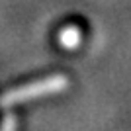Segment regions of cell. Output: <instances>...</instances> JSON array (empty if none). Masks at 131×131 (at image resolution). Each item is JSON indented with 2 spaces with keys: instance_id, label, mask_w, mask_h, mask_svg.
Instances as JSON below:
<instances>
[{
  "instance_id": "obj_1",
  "label": "cell",
  "mask_w": 131,
  "mask_h": 131,
  "mask_svg": "<svg viewBox=\"0 0 131 131\" xmlns=\"http://www.w3.org/2000/svg\"><path fill=\"white\" fill-rule=\"evenodd\" d=\"M65 88H67V78L63 74H55V77H49L45 80L29 82V84H24L20 88L8 90L0 98V106L10 108V106L22 104V102H27V100H35V98L49 96V94H57L61 90H65Z\"/></svg>"
},
{
  "instance_id": "obj_2",
  "label": "cell",
  "mask_w": 131,
  "mask_h": 131,
  "mask_svg": "<svg viewBox=\"0 0 131 131\" xmlns=\"http://www.w3.org/2000/svg\"><path fill=\"white\" fill-rule=\"evenodd\" d=\"M59 41L63 43V47H67V49H74L78 45V41H80V31H78V27H67V29H63L59 35Z\"/></svg>"
},
{
  "instance_id": "obj_3",
  "label": "cell",
  "mask_w": 131,
  "mask_h": 131,
  "mask_svg": "<svg viewBox=\"0 0 131 131\" xmlns=\"http://www.w3.org/2000/svg\"><path fill=\"white\" fill-rule=\"evenodd\" d=\"M0 131H16V117L8 115V117L2 121V125H0Z\"/></svg>"
}]
</instances>
